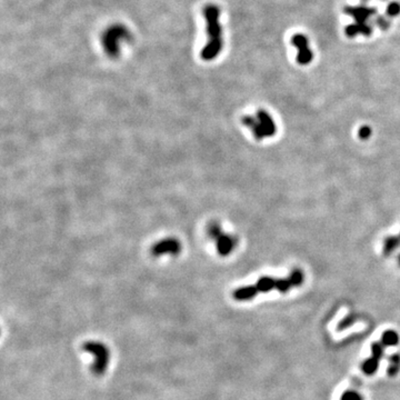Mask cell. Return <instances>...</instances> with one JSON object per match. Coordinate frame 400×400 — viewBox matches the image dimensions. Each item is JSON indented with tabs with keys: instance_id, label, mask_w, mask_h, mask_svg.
I'll use <instances>...</instances> for the list:
<instances>
[{
	"instance_id": "1",
	"label": "cell",
	"mask_w": 400,
	"mask_h": 400,
	"mask_svg": "<svg viewBox=\"0 0 400 400\" xmlns=\"http://www.w3.org/2000/svg\"><path fill=\"white\" fill-rule=\"evenodd\" d=\"M204 17L207 23V32L209 35V40L206 47L202 48L200 52L201 59L206 61H210L219 55L222 49V38H221V27L219 25V7L216 5H207L202 10Z\"/></svg>"
},
{
	"instance_id": "2",
	"label": "cell",
	"mask_w": 400,
	"mask_h": 400,
	"mask_svg": "<svg viewBox=\"0 0 400 400\" xmlns=\"http://www.w3.org/2000/svg\"><path fill=\"white\" fill-rule=\"evenodd\" d=\"M345 11L348 12L349 15H352L356 20L355 25H350L349 27L346 28V34L348 35V37L352 38L358 34H363L365 36H369L371 34V29L368 26V24H367V22H368V19L371 15L376 14L375 9L360 6V7H355V8L348 7L345 9Z\"/></svg>"
},
{
	"instance_id": "3",
	"label": "cell",
	"mask_w": 400,
	"mask_h": 400,
	"mask_svg": "<svg viewBox=\"0 0 400 400\" xmlns=\"http://www.w3.org/2000/svg\"><path fill=\"white\" fill-rule=\"evenodd\" d=\"M82 350L88 353L94 355V364L91 369H93L96 376H102L108 368L110 352L109 349L102 343L98 342H87L82 345Z\"/></svg>"
},
{
	"instance_id": "4",
	"label": "cell",
	"mask_w": 400,
	"mask_h": 400,
	"mask_svg": "<svg viewBox=\"0 0 400 400\" xmlns=\"http://www.w3.org/2000/svg\"><path fill=\"white\" fill-rule=\"evenodd\" d=\"M255 287L258 293L269 292L273 289H277L280 292L286 293L290 290V288H292V285L288 277L284 279H278L269 276H264L257 280V283L255 284Z\"/></svg>"
},
{
	"instance_id": "5",
	"label": "cell",
	"mask_w": 400,
	"mask_h": 400,
	"mask_svg": "<svg viewBox=\"0 0 400 400\" xmlns=\"http://www.w3.org/2000/svg\"><path fill=\"white\" fill-rule=\"evenodd\" d=\"M181 251V244L176 238H165L152 247V255L154 257H159L162 255H178Z\"/></svg>"
},
{
	"instance_id": "6",
	"label": "cell",
	"mask_w": 400,
	"mask_h": 400,
	"mask_svg": "<svg viewBox=\"0 0 400 400\" xmlns=\"http://www.w3.org/2000/svg\"><path fill=\"white\" fill-rule=\"evenodd\" d=\"M291 43L293 46H296L298 48V56H297L298 64L303 66L310 64V61L313 59V54H312V50L309 49L308 39L304 35L297 34L292 37Z\"/></svg>"
},
{
	"instance_id": "7",
	"label": "cell",
	"mask_w": 400,
	"mask_h": 400,
	"mask_svg": "<svg viewBox=\"0 0 400 400\" xmlns=\"http://www.w3.org/2000/svg\"><path fill=\"white\" fill-rule=\"evenodd\" d=\"M124 32H126V29H123L122 26H117V27L115 26V27L104 32L103 47L111 57H116L118 55V36L123 35Z\"/></svg>"
},
{
	"instance_id": "8",
	"label": "cell",
	"mask_w": 400,
	"mask_h": 400,
	"mask_svg": "<svg viewBox=\"0 0 400 400\" xmlns=\"http://www.w3.org/2000/svg\"><path fill=\"white\" fill-rule=\"evenodd\" d=\"M237 242H238V239L236 238L235 236L222 234L220 237L216 240L218 254L220 256H222V257H226V256L230 255L235 249L236 245H237Z\"/></svg>"
},
{
	"instance_id": "9",
	"label": "cell",
	"mask_w": 400,
	"mask_h": 400,
	"mask_svg": "<svg viewBox=\"0 0 400 400\" xmlns=\"http://www.w3.org/2000/svg\"><path fill=\"white\" fill-rule=\"evenodd\" d=\"M256 117H257V119L259 120V122L261 124L262 130H264V133H265V136L266 137L275 136V134H276V131H277V127H276V123H275V121L272 120V118L270 117V115L268 114L267 111L260 109L257 111Z\"/></svg>"
},
{
	"instance_id": "10",
	"label": "cell",
	"mask_w": 400,
	"mask_h": 400,
	"mask_svg": "<svg viewBox=\"0 0 400 400\" xmlns=\"http://www.w3.org/2000/svg\"><path fill=\"white\" fill-rule=\"evenodd\" d=\"M242 122H244L245 126L249 127L252 130L255 138L257 140H262L266 137L264 130H262L261 124L256 116L246 115V116L242 117Z\"/></svg>"
},
{
	"instance_id": "11",
	"label": "cell",
	"mask_w": 400,
	"mask_h": 400,
	"mask_svg": "<svg viewBox=\"0 0 400 400\" xmlns=\"http://www.w3.org/2000/svg\"><path fill=\"white\" fill-rule=\"evenodd\" d=\"M257 294L258 291L254 285V286H245V287L238 288V289H236L234 291L233 297L237 301H247V300L254 299Z\"/></svg>"
},
{
	"instance_id": "12",
	"label": "cell",
	"mask_w": 400,
	"mask_h": 400,
	"mask_svg": "<svg viewBox=\"0 0 400 400\" xmlns=\"http://www.w3.org/2000/svg\"><path fill=\"white\" fill-rule=\"evenodd\" d=\"M400 246V236H389L384 241L383 254L385 256H390Z\"/></svg>"
},
{
	"instance_id": "13",
	"label": "cell",
	"mask_w": 400,
	"mask_h": 400,
	"mask_svg": "<svg viewBox=\"0 0 400 400\" xmlns=\"http://www.w3.org/2000/svg\"><path fill=\"white\" fill-rule=\"evenodd\" d=\"M379 367V360L375 357H370L368 359H366L365 362L362 365V370L367 376H372L375 375L376 371L378 370Z\"/></svg>"
},
{
	"instance_id": "14",
	"label": "cell",
	"mask_w": 400,
	"mask_h": 400,
	"mask_svg": "<svg viewBox=\"0 0 400 400\" xmlns=\"http://www.w3.org/2000/svg\"><path fill=\"white\" fill-rule=\"evenodd\" d=\"M389 366L387 369V373L389 377H395L400 370V355L399 353H393L388 359Z\"/></svg>"
},
{
	"instance_id": "15",
	"label": "cell",
	"mask_w": 400,
	"mask_h": 400,
	"mask_svg": "<svg viewBox=\"0 0 400 400\" xmlns=\"http://www.w3.org/2000/svg\"><path fill=\"white\" fill-rule=\"evenodd\" d=\"M399 343V336L396 331L393 330H387L383 333L382 336V344L385 347H392L396 346Z\"/></svg>"
},
{
	"instance_id": "16",
	"label": "cell",
	"mask_w": 400,
	"mask_h": 400,
	"mask_svg": "<svg viewBox=\"0 0 400 400\" xmlns=\"http://www.w3.org/2000/svg\"><path fill=\"white\" fill-rule=\"evenodd\" d=\"M224 234L221 229V226L218 221H212L208 226V235L209 237L214 240H217L220 236Z\"/></svg>"
},
{
	"instance_id": "17",
	"label": "cell",
	"mask_w": 400,
	"mask_h": 400,
	"mask_svg": "<svg viewBox=\"0 0 400 400\" xmlns=\"http://www.w3.org/2000/svg\"><path fill=\"white\" fill-rule=\"evenodd\" d=\"M288 279L290 280L292 287H299L301 284L304 283V280H305L304 272L301 271L300 269H293L290 272L289 276H288Z\"/></svg>"
},
{
	"instance_id": "18",
	"label": "cell",
	"mask_w": 400,
	"mask_h": 400,
	"mask_svg": "<svg viewBox=\"0 0 400 400\" xmlns=\"http://www.w3.org/2000/svg\"><path fill=\"white\" fill-rule=\"evenodd\" d=\"M385 353V346L382 343H375L371 345V356L378 360L383 359Z\"/></svg>"
},
{
	"instance_id": "19",
	"label": "cell",
	"mask_w": 400,
	"mask_h": 400,
	"mask_svg": "<svg viewBox=\"0 0 400 400\" xmlns=\"http://www.w3.org/2000/svg\"><path fill=\"white\" fill-rule=\"evenodd\" d=\"M340 400H364V399L359 392L355 390H347L343 393L342 397H340Z\"/></svg>"
},
{
	"instance_id": "20",
	"label": "cell",
	"mask_w": 400,
	"mask_h": 400,
	"mask_svg": "<svg viewBox=\"0 0 400 400\" xmlns=\"http://www.w3.org/2000/svg\"><path fill=\"white\" fill-rule=\"evenodd\" d=\"M387 14L391 17L398 16L400 14V5L398 3H392L387 8Z\"/></svg>"
},
{
	"instance_id": "21",
	"label": "cell",
	"mask_w": 400,
	"mask_h": 400,
	"mask_svg": "<svg viewBox=\"0 0 400 400\" xmlns=\"http://www.w3.org/2000/svg\"><path fill=\"white\" fill-rule=\"evenodd\" d=\"M360 139H368L371 135V129L368 126H363L358 131Z\"/></svg>"
},
{
	"instance_id": "22",
	"label": "cell",
	"mask_w": 400,
	"mask_h": 400,
	"mask_svg": "<svg viewBox=\"0 0 400 400\" xmlns=\"http://www.w3.org/2000/svg\"><path fill=\"white\" fill-rule=\"evenodd\" d=\"M399 265H400V255H399Z\"/></svg>"
},
{
	"instance_id": "23",
	"label": "cell",
	"mask_w": 400,
	"mask_h": 400,
	"mask_svg": "<svg viewBox=\"0 0 400 400\" xmlns=\"http://www.w3.org/2000/svg\"><path fill=\"white\" fill-rule=\"evenodd\" d=\"M399 236H400V235H399Z\"/></svg>"
}]
</instances>
